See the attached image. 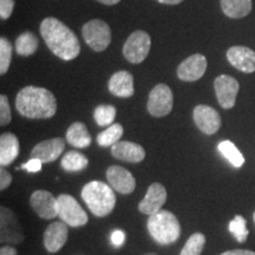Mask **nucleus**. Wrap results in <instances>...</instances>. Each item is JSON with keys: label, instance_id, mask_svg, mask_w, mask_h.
Masks as SVG:
<instances>
[{"label": "nucleus", "instance_id": "1", "mask_svg": "<svg viewBox=\"0 0 255 255\" xmlns=\"http://www.w3.org/2000/svg\"><path fill=\"white\" fill-rule=\"evenodd\" d=\"M40 34L49 49L59 58L72 60L81 52L78 38L57 18H45L40 24Z\"/></svg>", "mask_w": 255, "mask_h": 255}, {"label": "nucleus", "instance_id": "2", "mask_svg": "<svg viewBox=\"0 0 255 255\" xmlns=\"http://www.w3.org/2000/svg\"><path fill=\"white\" fill-rule=\"evenodd\" d=\"M15 108L26 119L47 120L55 116L57 101L55 95L46 89L26 87L17 95Z\"/></svg>", "mask_w": 255, "mask_h": 255}, {"label": "nucleus", "instance_id": "3", "mask_svg": "<svg viewBox=\"0 0 255 255\" xmlns=\"http://www.w3.org/2000/svg\"><path fill=\"white\" fill-rule=\"evenodd\" d=\"M82 199L87 203L90 212L97 218L109 215L116 205V195L110 184L102 181H91L82 189Z\"/></svg>", "mask_w": 255, "mask_h": 255}, {"label": "nucleus", "instance_id": "4", "mask_svg": "<svg viewBox=\"0 0 255 255\" xmlns=\"http://www.w3.org/2000/svg\"><path fill=\"white\" fill-rule=\"evenodd\" d=\"M150 237L159 245H170L181 235V226L176 216L169 210H159L146 223Z\"/></svg>", "mask_w": 255, "mask_h": 255}, {"label": "nucleus", "instance_id": "5", "mask_svg": "<svg viewBox=\"0 0 255 255\" xmlns=\"http://www.w3.org/2000/svg\"><path fill=\"white\" fill-rule=\"evenodd\" d=\"M83 38L85 43L96 52H102L109 46L111 41V30L105 21L92 19L83 26Z\"/></svg>", "mask_w": 255, "mask_h": 255}, {"label": "nucleus", "instance_id": "6", "mask_svg": "<svg viewBox=\"0 0 255 255\" xmlns=\"http://www.w3.org/2000/svg\"><path fill=\"white\" fill-rule=\"evenodd\" d=\"M58 199V216L70 227H82L87 225L88 214L78 201L68 194H60Z\"/></svg>", "mask_w": 255, "mask_h": 255}, {"label": "nucleus", "instance_id": "7", "mask_svg": "<svg viewBox=\"0 0 255 255\" xmlns=\"http://www.w3.org/2000/svg\"><path fill=\"white\" fill-rule=\"evenodd\" d=\"M151 46L150 36L144 31H135L130 34L123 46V55L128 62L139 64L149 55Z\"/></svg>", "mask_w": 255, "mask_h": 255}, {"label": "nucleus", "instance_id": "8", "mask_svg": "<svg viewBox=\"0 0 255 255\" xmlns=\"http://www.w3.org/2000/svg\"><path fill=\"white\" fill-rule=\"evenodd\" d=\"M174 104L173 91L167 84H158L149 94L148 111L154 117H164L171 113Z\"/></svg>", "mask_w": 255, "mask_h": 255}, {"label": "nucleus", "instance_id": "9", "mask_svg": "<svg viewBox=\"0 0 255 255\" xmlns=\"http://www.w3.org/2000/svg\"><path fill=\"white\" fill-rule=\"evenodd\" d=\"M24 233L21 231L17 216L7 207L0 208V241L1 244L18 245L24 241Z\"/></svg>", "mask_w": 255, "mask_h": 255}, {"label": "nucleus", "instance_id": "10", "mask_svg": "<svg viewBox=\"0 0 255 255\" xmlns=\"http://www.w3.org/2000/svg\"><path fill=\"white\" fill-rule=\"evenodd\" d=\"M214 89L219 104L223 109H232L237 102L239 89H240L237 79L227 75L219 76L214 82Z\"/></svg>", "mask_w": 255, "mask_h": 255}, {"label": "nucleus", "instance_id": "11", "mask_svg": "<svg viewBox=\"0 0 255 255\" xmlns=\"http://www.w3.org/2000/svg\"><path fill=\"white\" fill-rule=\"evenodd\" d=\"M31 208L41 219L51 220L58 216V199L50 191L36 190L31 195Z\"/></svg>", "mask_w": 255, "mask_h": 255}, {"label": "nucleus", "instance_id": "12", "mask_svg": "<svg viewBox=\"0 0 255 255\" xmlns=\"http://www.w3.org/2000/svg\"><path fill=\"white\" fill-rule=\"evenodd\" d=\"M193 119L197 128L206 135L218 132L221 127V117L219 113L209 105H197L193 111Z\"/></svg>", "mask_w": 255, "mask_h": 255}, {"label": "nucleus", "instance_id": "13", "mask_svg": "<svg viewBox=\"0 0 255 255\" xmlns=\"http://www.w3.org/2000/svg\"><path fill=\"white\" fill-rule=\"evenodd\" d=\"M207 70V59L203 55L195 53L178 65L177 77L183 82H195L202 78Z\"/></svg>", "mask_w": 255, "mask_h": 255}, {"label": "nucleus", "instance_id": "14", "mask_svg": "<svg viewBox=\"0 0 255 255\" xmlns=\"http://www.w3.org/2000/svg\"><path fill=\"white\" fill-rule=\"evenodd\" d=\"M107 178L110 187L120 194H130L136 188V181L132 174L120 165H111L108 168Z\"/></svg>", "mask_w": 255, "mask_h": 255}, {"label": "nucleus", "instance_id": "15", "mask_svg": "<svg viewBox=\"0 0 255 255\" xmlns=\"http://www.w3.org/2000/svg\"><path fill=\"white\" fill-rule=\"evenodd\" d=\"M167 201V190L161 183H152L148 188L144 199L138 205L139 212L145 215H154L162 210V207Z\"/></svg>", "mask_w": 255, "mask_h": 255}, {"label": "nucleus", "instance_id": "16", "mask_svg": "<svg viewBox=\"0 0 255 255\" xmlns=\"http://www.w3.org/2000/svg\"><path fill=\"white\" fill-rule=\"evenodd\" d=\"M68 237L69 227L65 222H52L44 233V246L50 253H57L68 241Z\"/></svg>", "mask_w": 255, "mask_h": 255}, {"label": "nucleus", "instance_id": "17", "mask_svg": "<svg viewBox=\"0 0 255 255\" xmlns=\"http://www.w3.org/2000/svg\"><path fill=\"white\" fill-rule=\"evenodd\" d=\"M65 149V141L60 137L43 141L34 146L31 151V157L40 159L43 163L56 161Z\"/></svg>", "mask_w": 255, "mask_h": 255}, {"label": "nucleus", "instance_id": "18", "mask_svg": "<svg viewBox=\"0 0 255 255\" xmlns=\"http://www.w3.org/2000/svg\"><path fill=\"white\" fill-rule=\"evenodd\" d=\"M227 59L239 71L252 73L255 71V52L246 46H232L227 51Z\"/></svg>", "mask_w": 255, "mask_h": 255}, {"label": "nucleus", "instance_id": "19", "mask_svg": "<svg viewBox=\"0 0 255 255\" xmlns=\"http://www.w3.org/2000/svg\"><path fill=\"white\" fill-rule=\"evenodd\" d=\"M111 154L121 161L138 163L145 157V151L141 145L129 141H120L111 146Z\"/></svg>", "mask_w": 255, "mask_h": 255}, {"label": "nucleus", "instance_id": "20", "mask_svg": "<svg viewBox=\"0 0 255 255\" xmlns=\"http://www.w3.org/2000/svg\"><path fill=\"white\" fill-rule=\"evenodd\" d=\"M108 88L111 94L117 97L129 98L135 92L133 88V77L128 71H119L114 73L108 83Z\"/></svg>", "mask_w": 255, "mask_h": 255}, {"label": "nucleus", "instance_id": "21", "mask_svg": "<svg viewBox=\"0 0 255 255\" xmlns=\"http://www.w3.org/2000/svg\"><path fill=\"white\" fill-rule=\"evenodd\" d=\"M19 154V141L17 136L5 132L0 136V164L1 167L11 164Z\"/></svg>", "mask_w": 255, "mask_h": 255}, {"label": "nucleus", "instance_id": "22", "mask_svg": "<svg viewBox=\"0 0 255 255\" xmlns=\"http://www.w3.org/2000/svg\"><path fill=\"white\" fill-rule=\"evenodd\" d=\"M66 141L75 148H88L91 144V136L84 123L75 122L70 126L66 132Z\"/></svg>", "mask_w": 255, "mask_h": 255}, {"label": "nucleus", "instance_id": "23", "mask_svg": "<svg viewBox=\"0 0 255 255\" xmlns=\"http://www.w3.org/2000/svg\"><path fill=\"white\" fill-rule=\"evenodd\" d=\"M222 12L227 17L240 19L252 11V0H221Z\"/></svg>", "mask_w": 255, "mask_h": 255}, {"label": "nucleus", "instance_id": "24", "mask_svg": "<svg viewBox=\"0 0 255 255\" xmlns=\"http://www.w3.org/2000/svg\"><path fill=\"white\" fill-rule=\"evenodd\" d=\"M39 45V40L31 32H24L15 40V51L19 56L28 57L33 55Z\"/></svg>", "mask_w": 255, "mask_h": 255}, {"label": "nucleus", "instance_id": "25", "mask_svg": "<svg viewBox=\"0 0 255 255\" xmlns=\"http://www.w3.org/2000/svg\"><path fill=\"white\" fill-rule=\"evenodd\" d=\"M89 164V159L82 152L69 151L63 156L60 167L65 171H81Z\"/></svg>", "mask_w": 255, "mask_h": 255}, {"label": "nucleus", "instance_id": "26", "mask_svg": "<svg viewBox=\"0 0 255 255\" xmlns=\"http://www.w3.org/2000/svg\"><path fill=\"white\" fill-rule=\"evenodd\" d=\"M219 151L221 155L231 163L233 167L241 168L245 163V157L241 151L237 148V145L231 141H222L219 144Z\"/></svg>", "mask_w": 255, "mask_h": 255}, {"label": "nucleus", "instance_id": "27", "mask_svg": "<svg viewBox=\"0 0 255 255\" xmlns=\"http://www.w3.org/2000/svg\"><path fill=\"white\" fill-rule=\"evenodd\" d=\"M122 135L123 127L119 123H114L97 136V143L101 146H113L117 142H120Z\"/></svg>", "mask_w": 255, "mask_h": 255}, {"label": "nucleus", "instance_id": "28", "mask_svg": "<svg viewBox=\"0 0 255 255\" xmlns=\"http://www.w3.org/2000/svg\"><path fill=\"white\" fill-rule=\"evenodd\" d=\"M116 117L114 105H98L94 111V119L100 127H110Z\"/></svg>", "mask_w": 255, "mask_h": 255}, {"label": "nucleus", "instance_id": "29", "mask_svg": "<svg viewBox=\"0 0 255 255\" xmlns=\"http://www.w3.org/2000/svg\"><path fill=\"white\" fill-rule=\"evenodd\" d=\"M206 245V237L202 233H194L184 245L180 255H201Z\"/></svg>", "mask_w": 255, "mask_h": 255}, {"label": "nucleus", "instance_id": "30", "mask_svg": "<svg viewBox=\"0 0 255 255\" xmlns=\"http://www.w3.org/2000/svg\"><path fill=\"white\" fill-rule=\"evenodd\" d=\"M229 232L234 235V238L240 244H244L247 240L250 232L247 229V222L244 216L237 215L232 220L231 223H229Z\"/></svg>", "mask_w": 255, "mask_h": 255}, {"label": "nucleus", "instance_id": "31", "mask_svg": "<svg viewBox=\"0 0 255 255\" xmlns=\"http://www.w3.org/2000/svg\"><path fill=\"white\" fill-rule=\"evenodd\" d=\"M12 59V44L5 37L0 38V75L8 71Z\"/></svg>", "mask_w": 255, "mask_h": 255}, {"label": "nucleus", "instance_id": "32", "mask_svg": "<svg viewBox=\"0 0 255 255\" xmlns=\"http://www.w3.org/2000/svg\"><path fill=\"white\" fill-rule=\"evenodd\" d=\"M12 120L11 108H9L7 96L1 95L0 96V124L2 127L7 126Z\"/></svg>", "mask_w": 255, "mask_h": 255}, {"label": "nucleus", "instance_id": "33", "mask_svg": "<svg viewBox=\"0 0 255 255\" xmlns=\"http://www.w3.org/2000/svg\"><path fill=\"white\" fill-rule=\"evenodd\" d=\"M14 8V0H0V17L1 19H8L11 17Z\"/></svg>", "mask_w": 255, "mask_h": 255}, {"label": "nucleus", "instance_id": "34", "mask_svg": "<svg viewBox=\"0 0 255 255\" xmlns=\"http://www.w3.org/2000/svg\"><path fill=\"white\" fill-rule=\"evenodd\" d=\"M41 165H43V162H41L40 159L31 157V159H28L26 163L21 164L20 168L27 170L28 173H38V171L41 169Z\"/></svg>", "mask_w": 255, "mask_h": 255}, {"label": "nucleus", "instance_id": "35", "mask_svg": "<svg viewBox=\"0 0 255 255\" xmlns=\"http://www.w3.org/2000/svg\"><path fill=\"white\" fill-rule=\"evenodd\" d=\"M110 240L115 247H121L124 244V241H126V234L122 231H120V229H116L111 234Z\"/></svg>", "mask_w": 255, "mask_h": 255}, {"label": "nucleus", "instance_id": "36", "mask_svg": "<svg viewBox=\"0 0 255 255\" xmlns=\"http://www.w3.org/2000/svg\"><path fill=\"white\" fill-rule=\"evenodd\" d=\"M12 183V176L7 170H5L4 167L0 169V189L5 190L9 184Z\"/></svg>", "mask_w": 255, "mask_h": 255}, {"label": "nucleus", "instance_id": "37", "mask_svg": "<svg viewBox=\"0 0 255 255\" xmlns=\"http://www.w3.org/2000/svg\"><path fill=\"white\" fill-rule=\"evenodd\" d=\"M221 255H255V252L246 251V250H233L222 253Z\"/></svg>", "mask_w": 255, "mask_h": 255}, {"label": "nucleus", "instance_id": "38", "mask_svg": "<svg viewBox=\"0 0 255 255\" xmlns=\"http://www.w3.org/2000/svg\"><path fill=\"white\" fill-rule=\"evenodd\" d=\"M0 255H17V251L14 247L2 246L0 250Z\"/></svg>", "mask_w": 255, "mask_h": 255}, {"label": "nucleus", "instance_id": "39", "mask_svg": "<svg viewBox=\"0 0 255 255\" xmlns=\"http://www.w3.org/2000/svg\"><path fill=\"white\" fill-rule=\"evenodd\" d=\"M156 1L161 2V4H165V5H177L180 2H182L183 0H156Z\"/></svg>", "mask_w": 255, "mask_h": 255}, {"label": "nucleus", "instance_id": "40", "mask_svg": "<svg viewBox=\"0 0 255 255\" xmlns=\"http://www.w3.org/2000/svg\"><path fill=\"white\" fill-rule=\"evenodd\" d=\"M97 1H100L104 5H116L119 4L121 0H97Z\"/></svg>", "mask_w": 255, "mask_h": 255}, {"label": "nucleus", "instance_id": "41", "mask_svg": "<svg viewBox=\"0 0 255 255\" xmlns=\"http://www.w3.org/2000/svg\"><path fill=\"white\" fill-rule=\"evenodd\" d=\"M144 255H157V254H154V253H150V254H144Z\"/></svg>", "mask_w": 255, "mask_h": 255}, {"label": "nucleus", "instance_id": "42", "mask_svg": "<svg viewBox=\"0 0 255 255\" xmlns=\"http://www.w3.org/2000/svg\"><path fill=\"white\" fill-rule=\"evenodd\" d=\"M254 221H255V213H254Z\"/></svg>", "mask_w": 255, "mask_h": 255}]
</instances>
